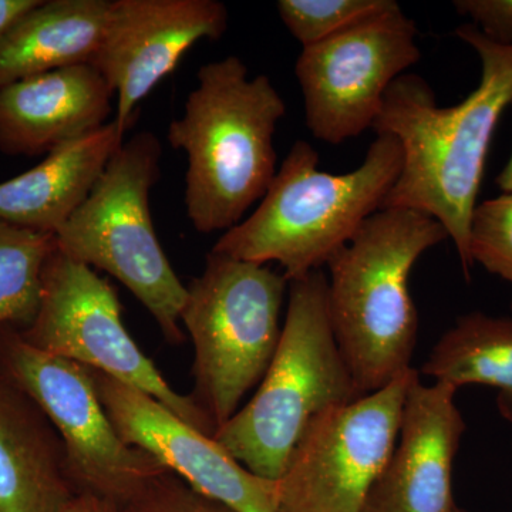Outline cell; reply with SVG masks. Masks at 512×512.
<instances>
[{"mask_svg": "<svg viewBox=\"0 0 512 512\" xmlns=\"http://www.w3.org/2000/svg\"><path fill=\"white\" fill-rule=\"evenodd\" d=\"M473 264L512 285V194L485 200L474 208L470 222Z\"/></svg>", "mask_w": 512, "mask_h": 512, "instance_id": "7402d4cb", "label": "cell"}, {"mask_svg": "<svg viewBox=\"0 0 512 512\" xmlns=\"http://www.w3.org/2000/svg\"><path fill=\"white\" fill-rule=\"evenodd\" d=\"M161 156L163 146L150 131L124 141L89 197L55 237L64 255L126 286L164 338L180 345L185 340L181 312L187 288L158 241L150 211Z\"/></svg>", "mask_w": 512, "mask_h": 512, "instance_id": "8992f818", "label": "cell"}, {"mask_svg": "<svg viewBox=\"0 0 512 512\" xmlns=\"http://www.w3.org/2000/svg\"><path fill=\"white\" fill-rule=\"evenodd\" d=\"M0 363L55 426L76 493L99 495L126 508L167 473L147 451L121 439L87 367L40 352L13 328H0Z\"/></svg>", "mask_w": 512, "mask_h": 512, "instance_id": "ba28073f", "label": "cell"}, {"mask_svg": "<svg viewBox=\"0 0 512 512\" xmlns=\"http://www.w3.org/2000/svg\"><path fill=\"white\" fill-rule=\"evenodd\" d=\"M454 35L480 57L477 89L457 106L440 107L423 77L404 73L384 94L372 130L396 138L403 153L402 171L382 208H406L439 221L470 281V222L495 127L512 103V45H498L473 23L458 26Z\"/></svg>", "mask_w": 512, "mask_h": 512, "instance_id": "6da1fadb", "label": "cell"}, {"mask_svg": "<svg viewBox=\"0 0 512 512\" xmlns=\"http://www.w3.org/2000/svg\"><path fill=\"white\" fill-rule=\"evenodd\" d=\"M228 22L227 6L218 0H111L92 66L116 94L117 126L124 131L133 126L140 101L195 43L221 39Z\"/></svg>", "mask_w": 512, "mask_h": 512, "instance_id": "7c38bea8", "label": "cell"}, {"mask_svg": "<svg viewBox=\"0 0 512 512\" xmlns=\"http://www.w3.org/2000/svg\"><path fill=\"white\" fill-rule=\"evenodd\" d=\"M416 37V22L399 5L302 47L295 76L312 136L338 146L373 128L384 94L421 59Z\"/></svg>", "mask_w": 512, "mask_h": 512, "instance_id": "8fae6325", "label": "cell"}, {"mask_svg": "<svg viewBox=\"0 0 512 512\" xmlns=\"http://www.w3.org/2000/svg\"><path fill=\"white\" fill-rule=\"evenodd\" d=\"M89 370L107 416L127 444L147 451L195 491L232 510L278 512L275 481L252 474L214 437L185 423L147 393Z\"/></svg>", "mask_w": 512, "mask_h": 512, "instance_id": "4fadbf2b", "label": "cell"}, {"mask_svg": "<svg viewBox=\"0 0 512 512\" xmlns=\"http://www.w3.org/2000/svg\"><path fill=\"white\" fill-rule=\"evenodd\" d=\"M456 387L413 380L399 436L362 512H451L454 460L467 430Z\"/></svg>", "mask_w": 512, "mask_h": 512, "instance_id": "5bb4252c", "label": "cell"}, {"mask_svg": "<svg viewBox=\"0 0 512 512\" xmlns=\"http://www.w3.org/2000/svg\"><path fill=\"white\" fill-rule=\"evenodd\" d=\"M114 90L92 64L37 74L0 89V153L36 157L109 123Z\"/></svg>", "mask_w": 512, "mask_h": 512, "instance_id": "9a60e30c", "label": "cell"}, {"mask_svg": "<svg viewBox=\"0 0 512 512\" xmlns=\"http://www.w3.org/2000/svg\"><path fill=\"white\" fill-rule=\"evenodd\" d=\"M323 269L289 282L281 339L247 406L214 439L255 476L276 481L319 414L365 396L330 325Z\"/></svg>", "mask_w": 512, "mask_h": 512, "instance_id": "5b68a950", "label": "cell"}, {"mask_svg": "<svg viewBox=\"0 0 512 512\" xmlns=\"http://www.w3.org/2000/svg\"><path fill=\"white\" fill-rule=\"evenodd\" d=\"M446 239V229L429 215L382 208L329 259L330 325L363 394L412 369L419 313L410 274L424 252Z\"/></svg>", "mask_w": 512, "mask_h": 512, "instance_id": "3957f363", "label": "cell"}, {"mask_svg": "<svg viewBox=\"0 0 512 512\" xmlns=\"http://www.w3.org/2000/svg\"><path fill=\"white\" fill-rule=\"evenodd\" d=\"M419 370L355 402L319 414L275 481L278 512H362L399 436Z\"/></svg>", "mask_w": 512, "mask_h": 512, "instance_id": "30bf717a", "label": "cell"}, {"mask_svg": "<svg viewBox=\"0 0 512 512\" xmlns=\"http://www.w3.org/2000/svg\"><path fill=\"white\" fill-rule=\"evenodd\" d=\"M402 164V147L390 134H376L363 163L346 174L319 170L318 151L296 141L258 208L224 232L211 252L276 262L288 282L318 271L382 210Z\"/></svg>", "mask_w": 512, "mask_h": 512, "instance_id": "277c9868", "label": "cell"}, {"mask_svg": "<svg viewBox=\"0 0 512 512\" xmlns=\"http://www.w3.org/2000/svg\"><path fill=\"white\" fill-rule=\"evenodd\" d=\"M497 185L503 191V194H512V154L504 170L498 174Z\"/></svg>", "mask_w": 512, "mask_h": 512, "instance_id": "4316f807", "label": "cell"}, {"mask_svg": "<svg viewBox=\"0 0 512 512\" xmlns=\"http://www.w3.org/2000/svg\"><path fill=\"white\" fill-rule=\"evenodd\" d=\"M126 131L106 126L63 144L32 170L0 183V221L56 235L86 201Z\"/></svg>", "mask_w": 512, "mask_h": 512, "instance_id": "e0dca14e", "label": "cell"}, {"mask_svg": "<svg viewBox=\"0 0 512 512\" xmlns=\"http://www.w3.org/2000/svg\"><path fill=\"white\" fill-rule=\"evenodd\" d=\"M394 0H279V18L302 47L318 45L365 20L397 8Z\"/></svg>", "mask_w": 512, "mask_h": 512, "instance_id": "44dd1931", "label": "cell"}, {"mask_svg": "<svg viewBox=\"0 0 512 512\" xmlns=\"http://www.w3.org/2000/svg\"><path fill=\"white\" fill-rule=\"evenodd\" d=\"M74 494L59 433L0 363V512H60Z\"/></svg>", "mask_w": 512, "mask_h": 512, "instance_id": "2e32d148", "label": "cell"}, {"mask_svg": "<svg viewBox=\"0 0 512 512\" xmlns=\"http://www.w3.org/2000/svg\"><path fill=\"white\" fill-rule=\"evenodd\" d=\"M60 512H126L120 505L89 493H76Z\"/></svg>", "mask_w": 512, "mask_h": 512, "instance_id": "484cf974", "label": "cell"}, {"mask_svg": "<svg viewBox=\"0 0 512 512\" xmlns=\"http://www.w3.org/2000/svg\"><path fill=\"white\" fill-rule=\"evenodd\" d=\"M197 79L167 138L187 154L188 220L208 235L238 225L274 181L275 133L286 104L265 74L248 79L237 56L204 64Z\"/></svg>", "mask_w": 512, "mask_h": 512, "instance_id": "7a4b0ae2", "label": "cell"}, {"mask_svg": "<svg viewBox=\"0 0 512 512\" xmlns=\"http://www.w3.org/2000/svg\"><path fill=\"white\" fill-rule=\"evenodd\" d=\"M454 8L471 18L488 39L512 45V0H457Z\"/></svg>", "mask_w": 512, "mask_h": 512, "instance_id": "cb8c5ba5", "label": "cell"}, {"mask_svg": "<svg viewBox=\"0 0 512 512\" xmlns=\"http://www.w3.org/2000/svg\"><path fill=\"white\" fill-rule=\"evenodd\" d=\"M56 247L55 235L0 221V328L25 330L32 325L43 269Z\"/></svg>", "mask_w": 512, "mask_h": 512, "instance_id": "ffe728a7", "label": "cell"}, {"mask_svg": "<svg viewBox=\"0 0 512 512\" xmlns=\"http://www.w3.org/2000/svg\"><path fill=\"white\" fill-rule=\"evenodd\" d=\"M511 311H512V302H511Z\"/></svg>", "mask_w": 512, "mask_h": 512, "instance_id": "f1b7e54d", "label": "cell"}, {"mask_svg": "<svg viewBox=\"0 0 512 512\" xmlns=\"http://www.w3.org/2000/svg\"><path fill=\"white\" fill-rule=\"evenodd\" d=\"M126 512H237L220 501L198 493L175 474L156 478L136 500L124 508Z\"/></svg>", "mask_w": 512, "mask_h": 512, "instance_id": "603a6c76", "label": "cell"}, {"mask_svg": "<svg viewBox=\"0 0 512 512\" xmlns=\"http://www.w3.org/2000/svg\"><path fill=\"white\" fill-rule=\"evenodd\" d=\"M451 512H466V511L461 510V508H460V507H458V505H457V507H456V508H454V510H453V511H451Z\"/></svg>", "mask_w": 512, "mask_h": 512, "instance_id": "83f0119b", "label": "cell"}, {"mask_svg": "<svg viewBox=\"0 0 512 512\" xmlns=\"http://www.w3.org/2000/svg\"><path fill=\"white\" fill-rule=\"evenodd\" d=\"M421 373L456 389L494 387L498 412L512 423V318L483 312L460 316L431 349Z\"/></svg>", "mask_w": 512, "mask_h": 512, "instance_id": "d6986e66", "label": "cell"}, {"mask_svg": "<svg viewBox=\"0 0 512 512\" xmlns=\"http://www.w3.org/2000/svg\"><path fill=\"white\" fill-rule=\"evenodd\" d=\"M185 288L181 326L194 346L190 397L217 433L274 359L289 282L268 265L210 252Z\"/></svg>", "mask_w": 512, "mask_h": 512, "instance_id": "52a82bcc", "label": "cell"}, {"mask_svg": "<svg viewBox=\"0 0 512 512\" xmlns=\"http://www.w3.org/2000/svg\"><path fill=\"white\" fill-rule=\"evenodd\" d=\"M39 0H0V42Z\"/></svg>", "mask_w": 512, "mask_h": 512, "instance_id": "d4e9b609", "label": "cell"}, {"mask_svg": "<svg viewBox=\"0 0 512 512\" xmlns=\"http://www.w3.org/2000/svg\"><path fill=\"white\" fill-rule=\"evenodd\" d=\"M19 332L40 352L72 360L141 390L185 423L214 437L211 421L194 400L175 392L127 332L116 289L57 247L43 269L36 318Z\"/></svg>", "mask_w": 512, "mask_h": 512, "instance_id": "9c48e42d", "label": "cell"}, {"mask_svg": "<svg viewBox=\"0 0 512 512\" xmlns=\"http://www.w3.org/2000/svg\"><path fill=\"white\" fill-rule=\"evenodd\" d=\"M111 0H39L0 42V89L37 74L92 64Z\"/></svg>", "mask_w": 512, "mask_h": 512, "instance_id": "ac0fdd59", "label": "cell"}]
</instances>
